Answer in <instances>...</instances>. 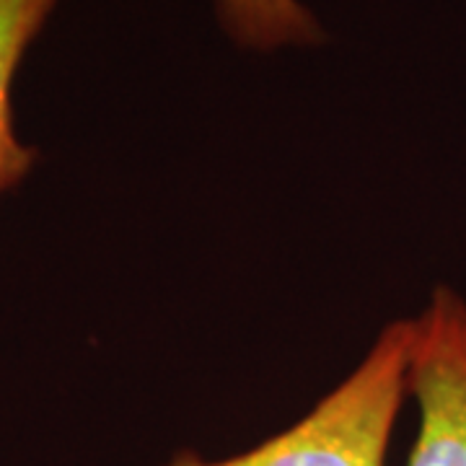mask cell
<instances>
[{
  "instance_id": "obj_4",
  "label": "cell",
  "mask_w": 466,
  "mask_h": 466,
  "mask_svg": "<svg viewBox=\"0 0 466 466\" xmlns=\"http://www.w3.org/2000/svg\"><path fill=\"white\" fill-rule=\"evenodd\" d=\"M218 16L233 42L251 50L314 45L321 39L317 18L299 0H218Z\"/></svg>"
},
{
  "instance_id": "obj_1",
  "label": "cell",
  "mask_w": 466,
  "mask_h": 466,
  "mask_svg": "<svg viewBox=\"0 0 466 466\" xmlns=\"http://www.w3.org/2000/svg\"><path fill=\"white\" fill-rule=\"evenodd\" d=\"M412 321H391L363 363L283 433L238 456L208 461L189 451L167 466H386L407 391Z\"/></svg>"
},
{
  "instance_id": "obj_3",
  "label": "cell",
  "mask_w": 466,
  "mask_h": 466,
  "mask_svg": "<svg viewBox=\"0 0 466 466\" xmlns=\"http://www.w3.org/2000/svg\"><path fill=\"white\" fill-rule=\"evenodd\" d=\"M52 5L55 0H0V195L16 187L36 161V153L14 130L11 86Z\"/></svg>"
},
{
  "instance_id": "obj_2",
  "label": "cell",
  "mask_w": 466,
  "mask_h": 466,
  "mask_svg": "<svg viewBox=\"0 0 466 466\" xmlns=\"http://www.w3.org/2000/svg\"><path fill=\"white\" fill-rule=\"evenodd\" d=\"M412 321L407 391L420 425L404 466H466V303L435 288Z\"/></svg>"
}]
</instances>
